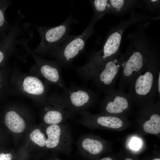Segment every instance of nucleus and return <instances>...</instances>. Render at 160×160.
I'll return each instance as SVG.
<instances>
[{
  "label": "nucleus",
  "mask_w": 160,
  "mask_h": 160,
  "mask_svg": "<svg viewBox=\"0 0 160 160\" xmlns=\"http://www.w3.org/2000/svg\"><path fill=\"white\" fill-rule=\"evenodd\" d=\"M160 93V71L159 66L148 60L143 69L133 78L127 93L130 102L145 104L152 102Z\"/></svg>",
  "instance_id": "f257e3e1"
},
{
  "label": "nucleus",
  "mask_w": 160,
  "mask_h": 160,
  "mask_svg": "<svg viewBox=\"0 0 160 160\" xmlns=\"http://www.w3.org/2000/svg\"><path fill=\"white\" fill-rule=\"evenodd\" d=\"M73 20L69 15L61 24L55 27L33 25L39 34L41 40L33 50L36 53L42 56L60 46L68 37L71 26Z\"/></svg>",
  "instance_id": "f03ea898"
},
{
  "label": "nucleus",
  "mask_w": 160,
  "mask_h": 160,
  "mask_svg": "<svg viewBox=\"0 0 160 160\" xmlns=\"http://www.w3.org/2000/svg\"><path fill=\"white\" fill-rule=\"evenodd\" d=\"M93 22L91 21L81 34L71 35L60 46L48 52L63 65H70L73 59L84 49L86 41L92 32Z\"/></svg>",
  "instance_id": "7ed1b4c3"
},
{
  "label": "nucleus",
  "mask_w": 160,
  "mask_h": 160,
  "mask_svg": "<svg viewBox=\"0 0 160 160\" xmlns=\"http://www.w3.org/2000/svg\"><path fill=\"white\" fill-rule=\"evenodd\" d=\"M120 60L110 59L99 66L91 79L100 91L107 94L115 89L116 80L120 73Z\"/></svg>",
  "instance_id": "20e7f679"
},
{
  "label": "nucleus",
  "mask_w": 160,
  "mask_h": 160,
  "mask_svg": "<svg viewBox=\"0 0 160 160\" xmlns=\"http://www.w3.org/2000/svg\"><path fill=\"white\" fill-rule=\"evenodd\" d=\"M148 58L143 52L134 51L127 53L120 60V77L119 89L125 90L134 77L146 65Z\"/></svg>",
  "instance_id": "39448f33"
},
{
  "label": "nucleus",
  "mask_w": 160,
  "mask_h": 160,
  "mask_svg": "<svg viewBox=\"0 0 160 160\" xmlns=\"http://www.w3.org/2000/svg\"><path fill=\"white\" fill-rule=\"evenodd\" d=\"M24 48L33 56L39 68L42 75L49 82L55 84L63 89L65 87L60 73L58 65L56 63L44 59L37 55L36 53L30 49L28 45Z\"/></svg>",
  "instance_id": "423d86ee"
},
{
  "label": "nucleus",
  "mask_w": 160,
  "mask_h": 160,
  "mask_svg": "<svg viewBox=\"0 0 160 160\" xmlns=\"http://www.w3.org/2000/svg\"><path fill=\"white\" fill-rule=\"evenodd\" d=\"M62 95L66 102L76 108H81L96 99L99 95L91 90L76 87L65 88Z\"/></svg>",
  "instance_id": "0eeeda50"
},
{
  "label": "nucleus",
  "mask_w": 160,
  "mask_h": 160,
  "mask_svg": "<svg viewBox=\"0 0 160 160\" xmlns=\"http://www.w3.org/2000/svg\"><path fill=\"white\" fill-rule=\"evenodd\" d=\"M129 101L127 93L119 89L106 94L103 100L106 111L112 114L121 113L126 110L129 107Z\"/></svg>",
  "instance_id": "6e6552de"
},
{
  "label": "nucleus",
  "mask_w": 160,
  "mask_h": 160,
  "mask_svg": "<svg viewBox=\"0 0 160 160\" xmlns=\"http://www.w3.org/2000/svg\"><path fill=\"white\" fill-rule=\"evenodd\" d=\"M22 88L23 90L28 94L44 97L45 95L46 87L45 85L35 77L28 76L24 78Z\"/></svg>",
  "instance_id": "1a4fd4ad"
},
{
  "label": "nucleus",
  "mask_w": 160,
  "mask_h": 160,
  "mask_svg": "<svg viewBox=\"0 0 160 160\" xmlns=\"http://www.w3.org/2000/svg\"><path fill=\"white\" fill-rule=\"evenodd\" d=\"M5 122L7 127L14 132L21 133L25 128L26 124L24 120L14 111H10L7 113Z\"/></svg>",
  "instance_id": "9d476101"
},
{
  "label": "nucleus",
  "mask_w": 160,
  "mask_h": 160,
  "mask_svg": "<svg viewBox=\"0 0 160 160\" xmlns=\"http://www.w3.org/2000/svg\"><path fill=\"white\" fill-rule=\"evenodd\" d=\"M13 2L11 0H0V40L5 36L11 26L6 20L4 13Z\"/></svg>",
  "instance_id": "9b49d317"
},
{
  "label": "nucleus",
  "mask_w": 160,
  "mask_h": 160,
  "mask_svg": "<svg viewBox=\"0 0 160 160\" xmlns=\"http://www.w3.org/2000/svg\"><path fill=\"white\" fill-rule=\"evenodd\" d=\"M48 138L46 141V145L48 148H52L56 147L59 142L61 129L57 124H52L46 129Z\"/></svg>",
  "instance_id": "f8f14e48"
},
{
  "label": "nucleus",
  "mask_w": 160,
  "mask_h": 160,
  "mask_svg": "<svg viewBox=\"0 0 160 160\" xmlns=\"http://www.w3.org/2000/svg\"><path fill=\"white\" fill-rule=\"evenodd\" d=\"M144 130L146 132L153 134H157L160 132V116L156 113L152 114L150 119L143 124Z\"/></svg>",
  "instance_id": "ddd939ff"
},
{
  "label": "nucleus",
  "mask_w": 160,
  "mask_h": 160,
  "mask_svg": "<svg viewBox=\"0 0 160 160\" xmlns=\"http://www.w3.org/2000/svg\"><path fill=\"white\" fill-rule=\"evenodd\" d=\"M97 123L103 126L113 129H118L121 127L123 121L119 118L112 116H102L97 119Z\"/></svg>",
  "instance_id": "4468645a"
},
{
  "label": "nucleus",
  "mask_w": 160,
  "mask_h": 160,
  "mask_svg": "<svg viewBox=\"0 0 160 160\" xmlns=\"http://www.w3.org/2000/svg\"><path fill=\"white\" fill-rule=\"evenodd\" d=\"M82 145L84 149L92 154L100 153L103 148V145L100 141L89 138L84 139Z\"/></svg>",
  "instance_id": "2eb2a0df"
},
{
  "label": "nucleus",
  "mask_w": 160,
  "mask_h": 160,
  "mask_svg": "<svg viewBox=\"0 0 160 160\" xmlns=\"http://www.w3.org/2000/svg\"><path fill=\"white\" fill-rule=\"evenodd\" d=\"M63 116L61 112L59 111L50 110L48 111L44 117V120L47 124H57L62 121Z\"/></svg>",
  "instance_id": "dca6fc26"
},
{
  "label": "nucleus",
  "mask_w": 160,
  "mask_h": 160,
  "mask_svg": "<svg viewBox=\"0 0 160 160\" xmlns=\"http://www.w3.org/2000/svg\"><path fill=\"white\" fill-rule=\"evenodd\" d=\"M31 140L38 146L43 147L46 145V139L44 134L38 129L33 130L30 134Z\"/></svg>",
  "instance_id": "f3484780"
},
{
  "label": "nucleus",
  "mask_w": 160,
  "mask_h": 160,
  "mask_svg": "<svg viewBox=\"0 0 160 160\" xmlns=\"http://www.w3.org/2000/svg\"><path fill=\"white\" fill-rule=\"evenodd\" d=\"M108 0H95L93 2L95 9L99 12H104L107 7Z\"/></svg>",
  "instance_id": "a211bd4d"
},
{
  "label": "nucleus",
  "mask_w": 160,
  "mask_h": 160,
  "mask_svg": "<svg viewBox=\"0 0 160 160\" xmlns=\"http://www.w3.org/2000/svg\"><path fill=\"white\" fill-rule=\"evenodd\" d=\"M141 145V142L140 140L137 138H133L130 143V146L131 148L135 150H138Z\"/></svg>",
  "instance_id": "6ab92c4d"
},
{
  "label": "nucleus",
  "mask_w": 160,
  "mask_h": 160,
  "mask_svg": "<svg viewBox=\"0 0 160 160\" xmlns=\"http://www.w3.org/2000/svg\"><path fill=\"white\" fill-rule=\"evenodd\" d=\"M124 0H111L110 2L111 5L113 7L116 9L118 11L120 10V8L123 6L124 3Z\"/></svg>",
  "instance_id": "aec40b11"
},
{
  "label": "nucleus",
  "mask_w": 160,
  "mask_h": 160,
  "mask_svg": "<svg viewBox=\"0 0 160 160\" xmlns=\"http://www.w3.org/2000/svg\"><path fill=\"white\" fill-rule=\"evenodd\" d=\"M12 155L10 153L0 154V160H12Z\"/></svg>",
  "instance_id": "412c9836"
},
{
  "label": "nucleus",
  "mask_w": 160,
  "mask_h": 160,
  "mask_svg": "<svg viewBox=\"0 0 160 160\" xmlns=\"http://www.w3.org/2000/svg\"><path fill=\"white\" fill-rule=\"evenodd\" d=\"M100 160H112V159L110 158L107 157L101 159Z\"/></svg>",
  "instance_id": "4be33fe9"
},
{
  "label": "nucleus",
  "mask_w": 160,
  "mask_h": 160,
  "mask_svg": "<svg viewBox=\"0 0 160 160\" xmlns=\"http://www.w3.org/2000/svg\"><path fill=\"white\" fill-rule=\"evenodd\" d=\"M125 160H133L130 158H127L125 159Z\"/></svg>",
  "instance_id": "5701e85b"
},
{
  "label": "nucleus",
  "mask_w": 160,
  "mask_h": 160,
  "mask_svg": "<svg viewBox=\"0 0 160 160\" xmlns=\"http://www.w3.org/2000/svg\"><path fill=\"white\" fill-rule=\"evenodd\" d=\"M153 160H160V159H159L157 158V159H154Z\"/></svg>",
  "instance_id": "b1692460"
},
{
  "label": "nucleus",
  "mask_w": 160,
  "mask_h": 160,
  "mask_svg": "<svg viewBox=\"0 0 160 160\" xmlns=\"http://www.w3.org/2000/svg\"><path fill=\"white\" fill-rule=\"evenodd\" d=\"M151 1H153V2H154V1H156V0H151Z\"/></svg>",
  "instance_id": "393cba45"
},
{
  "label": "nucleus",
  "mask_w": 160,
  "mask_h": 160,
  "mask_svg": "<svg viewBox=\"0 0 160 160\" xmlns=\"http://www.w3.org/2000/svg\"></svg>",
  "instance_id": "a878e982"
},
{
  "label": "nucleus",
  "mask_w": 160,
  "mask_h": 160,
  "mask_svg": "<svg viewBox=\"0 0 160 160\" xmlns=\"http://www.w3.org/2000/svg\"></svg>",
  "instance_id": "bb28decb"
}]
</instances>
